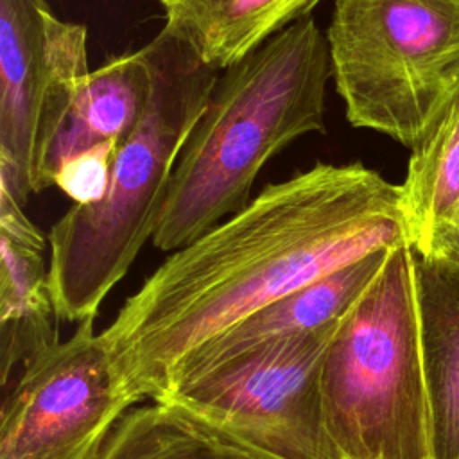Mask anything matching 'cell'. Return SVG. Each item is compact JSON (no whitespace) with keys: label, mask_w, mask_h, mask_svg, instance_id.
Instances as JSON below:
<instances>
[{"label":"cell","mask_w":459,"mask_h":459,"mask_svg":"<svg viewBox=\"0 0 459 459\" xmlns=\"http://www.w3.org/2000/svg\"><path fill=\"white\" fill-rule=\"evenodd\" d=\"M407 242L402 190L360 161L267 185L172 255L100 332L131 396L154 398L190 350L287 292Z\"/></svg>","instance_id":"1"},{"label":"cell","mask_w":459,"mask_h":459,"mask_svg":"<svg viewBox=\"0 0 459 459\" xmlns=\"http://www.w3.org/2000/svg\"><path fill=\"white\" fill-rule=\"evenodd\" d=\"M326 38L307 16L222 70L176 163L152 244L176 251L251 199L262 167L294 140L325 133Z\"/></svg>","instance_id":"2"},{"label":"cell","mask_w":459,"mask_h":459,"mask_svg":"<svg viewBox=\"0 0 459 459\" xmlns=\"http://www.w3.org/2000/svg\"><path fill=\"white\" fill-rule=\"evenodd\" d=\"M152 75L145 115L118 147L104 195L74 204L48 233V278L57 316L95 317L152 238L181 151L221 72L165 27L142 47Z\"/></svg>","instance_id":"3"},{"label":"cell","mask_w":459,"mask_h":459,"mask_svg":"<svg viewBox=\"0 0 459 459\" xmlns=\"http://www.w3.org/2000/svg\"><path fill=\"white\" fill-rule=\"evenodd\" d=\"M321 402L341 459H432L407 242L389 251L337 323L321 364Z\"/></svg>","instance_id":"4"},{"label":"cell","mask_w":459,"mask_h":459,"mask_svg":"<svg viewBox=\"0 0 459 459\" xmlns=\"http://www.w3.org/2000/svg\"><path fill=\"white\" fill-rule=\"evenodd\" d=\"M325 38L353 127L412 151L459 104V0H335Z\"/></svg>","instance_id":"5"},{"label":"cell","mask_w":459,"mask_h":459,"mask_svg":"<svg viewBox=\"0 0 459 459\" xmlns=\"http://www.w3.org/2000/svg\"><path fill=\"white\" fill-rule=\"evenodd\" d=\"M337 323L251 348L169 384L152 400L274 459H341L321 402V364Z\"/></svg>","instance_id":"6"},{"label":"cell","mask_w":459,"mask_h":459,"mask_svg":"<svg viewBox=\"0 0 459 459\" xmlns=\"http://www.w3.org/2000/svg\"><path fill=\"white\" fill-rule=\"evenodd\" d=\"M88 75L84 25L47 0H0V188L22 206L43 190L48 149Z\"/></svg>","instance_id":"7"},{"label":"cell","mask_w":459,"mask_h":459,"mask_svg":"<svg viewBox=\"0 0 459 459\" xmlns=\"http://www.w3.org/2000/svg\"><path fill=\"white\" fill-rule=\"evenodd\" d=\"M93 319L23 366L2 407L0 459H95L136 402Z\"/></svg>","instance_id":"8"},{"label":"cell","mask_w":459,"mask_h":459,"mask_svg":"<svg viewBox=\"0 0 459 459\" xmlns=\"http://www.w3.org/2000/svg\"><path fill=\"white\" fill-rule=\"evenodd\" d=\"M393 247L371 251L325 273L221 330L178 360L161 391L179 378L208 369L251 348L341 321L378 274Z\"/></svg>","instance_id":"9"},{"label":"cell","mask_w":459,"mask_h":459,"mask_svg":"<svg viewBox=\"0 0 459 459\" xmlns=\"http://www.w3.org/2000/svg\"><path fill=\"white\" fill-rule=\"evenodd\" d=\"M48 237L25 215L23 206L0 188V378L27 366L57 341L48 265Z\"/></svg>","instance_id":"10"},{"label":"cell","mask_w":459,"mask_h":459,"mask_svg":"<svg viewBox=\"0 0 459 459\" xmlns=\"http://www.w3.org/2000/svg\"><path fill=\"white\" fill-rule=\"evenodd\" d=\"M432 459H459V253H412Z\"/></svg>","instance_id":"11"},{"label":"cell","mask_w":459,"mask_h":459,"mask_svg":"<svg viewBox=\"0 0 459 459\" xmlns=\"http://www.w3.org/2000/svg\"><path fill=\"white\" fill-rule=\"evenodd\" d=\"M151 93L152 75L142 48L90 72L48 149L43 188L54 185L59 165L68 158L108 142L120 147L145 115Z\"/></svg>","instance_id":"12"},{"label":"cell","mask_w":459,"mask_h":459,"mask_svg":"<svg viewBox=\"0 0 459 459\" xmlns=\"http://www.w3.org/2000/svg\"><path fill=\"white\" fill-rule=\"evenodd\" d=\"M323 0H160L165 29L204 65L222 72Z\"/></svg>","instance_id":"13"},{"label":"cell","mask_w":459,"mask_h":459,"mask_svg":"<svg viewBox=\"0 0 459 459\" xmlns=\"http://www.w3.org/2000/svg\"><path fill=\"white\" fill-rule=\"evenodd\" d=\"M402 190L407 244L421 256L459 253V104L409 158Z\"/></svg>","instance_id":"14"},{"label":"cell","mask_w":459,"mask_h":459,"mask_svg":"<svg viewBox=\"0 0 459 459\" xmlns=\"http://www.w3.org/2000/svg\"><path fill=\"white\" fill-rule=\"evenodd\" d=\"M154 402V400H152ZM95 459H274L165 402L127 409Z\"/></svg>","instance_id":"15"},{"label":"cell","mask_w":459,"mask_h":459,"mask_svg":"<svg viewBox=\"0 0 459 459\" xmlns=\"http://www.w3.org/2000/svg\"><path fill=\"white\" fill-rule=\"evenodd\" d=\"M117 151L118 145L108 142L68 158L59 165L54 185L72 197L75 204L99 201L108 188Z\"/></svg>","instance_id":"16"}]
</instances>
